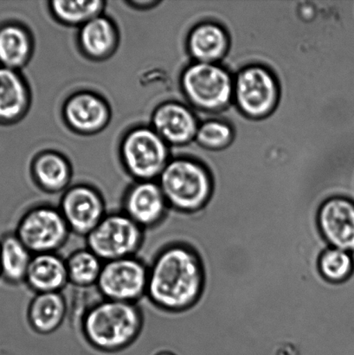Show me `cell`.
I'll return each mask as SVG.
<instances>
[{"mask_svg":"<svg viewBox=\"0 0 354 355\" xmlns=\"http://www.w3.org/2000/svg\"><path fill=\"white\" fill-rule=\"evenodd\" d=\"M204 283L199 254L188 243L171 239L157 250L148 264L145 298L166 315H179L199 301Z\"/></svg>","mask_w":354,"mask_h":355,"instance_id":"obj_1","label":"cell"},{"mask_svg":"<svg viewBox=\"0 0 354 355\" xmlns=\"http://www.w3.org/2000/svg\"><path fill=\"white\" fill-rule=\"evenodd\" d=\"M144 323L139 304L102 298L83 314L81 332L85 343L96 352L117 354L137 342Z\"/></svg>","mask_w":354,"mask_h":355,"instance_id":"obj_2","label":"cell"},{"mask_svg":"<svg viewBox=\"0 0 354 355\" xmlns=\"http://www.w3.org/2000/svg\"><path fill=\"white\" fill-rule=\"evenodd\" d=\"M159 187L171 211L182 214L202 209L213 191V182L206 168L188 158L177 159L166 166Z\"/></svg>","mask_w":354,"mask_h":355,"instance_id":"obj_3","label":"cell"},{"mask_svg":"<svg viewBox=\"0 0 354 355\" xmlns=\"http://www.w3.org/2000/svg\"><path fill=\"white\" fill-rule=\"evenodd\" d=\"M182 85L190 106L215 113L233 102V76L220 64L193 62L185 69Z\"/></svg>","mask_w":354,"mask_h":355,"instance_id":"obj_4","label":"cell"},{"mask_svg":"<svg viewBox=\"0 0 354 355\" xmlns=\"http://www.w3.org/2000/svg\"><path fill=\"white\" fill-rule=\"evenodd\" d=\"M145 233L124 212H107L86 236V247L103 262L135 257L144 245Z\"/></svg>","mask_w":354,"mask_h":355,"instance_id":"obj_5","label":"cell"},{"mask_svg":"<svg viewBox=\"0 0 354 355\" xmlns=\"http://www.w3.org/2000/svg\"><path fill=\"white\" fill-rule=\"evenodd\" d=\"M14 232L33 255L57 253L72 234L59 208L48 205L24 212Z\"/></svg>","mask_w":354,"mask_h":355,"instance_id":"obj_6","label":"cell"},{"mask_svg":"<svg viewBox=\"0 0 354 355\" xmlns=\"http://www.w3.org/2000/svg\"><path fill=\"white\" fill-rule=\"evenodd\" d=\"M148 284V264L135 256L104 262L96 288L103 299L138 304Z\"/></svg>","mask_w":354,"mask_h":355,"instance_id":"obj_7","label":"cell"},{"mask_svg":"<svg viewBox=\"0 0 354 355\" xmlns=\"http://www.w3.org/2000/svg\"><path fill=\"white\" fill-rule=\"evenodd\" d=\"M233 102L241 112L251 118H262L276 107L279 87L275 76L261 65H249L233 76Z\"/></svg>","mask_w":354,"mask_h":355,"instance_id":"obj_8","label":"cell"},{"mask_svg":"<svg viewBox=\"0 0 354 355\" xmlns=\"http://www.w3.org/2000/svg\"><path fill=\"white\" fill-rule=\"evenodd\" d=\"M59 210L72 234L86 238L107 215L105 202L96 191L79 186L66 191Z\"/></svg>","mask_w":354,"mask_h":355,"instance_id":"obj_9","label":"cell"},{"mask_svg":"<svg viewBox=\"0 0 354 355\" xmlns=\"http://www.w3.org/2000/svg\"><path fill=\"white\" fill-rule=\"evenodd\" d=\"M121 211L144 231L164 225L171 214L161 187L151 181L131 188L124 198Z\"/></svg>","mask_w":354,"mask_h":355,"instance_id":"obj_10","label":"cell"},{"mask_svg":"<svg viewBox=\"0 0 354 355\" xmlns=\"http://www.w3.org/2000/svg\"><path fill=\"white\" fill-rule=\"evenodd\" d=\"M319 229L333 248L354 254V201L334 197L325 201L318 214Z\"/></svg>","mask_w":354,"mask_h":355,"instance_id":"obj_11","label":"cell"},{"mask_svg":"<svg viewBox=\"0 0 354 355\" xmlns=\"http://www.w3.org/2000/svg\"><path fill=\"white\" fill-rule=\"evenodd\" d=\"M166 155L164 142L150 130L135 131L125 141L124 155L130 171L145 181L161 172Z\"/></svg>","mask_w":354,"mask_h":355,"instance_id":"obj_12","label":"cell"},{"mask_svg":"<svg viewBox=\"0 0 354 355\" xmlns=\"http://www.w3.org/2000/svg\"><path fill=\"white\" fill-rule=\"evenodd\" d=\"M24 284L34 294L62 293L69 284L66 259L55 252L33 255Z\"/></svg>","mask_w":354,"mask_h":355,"instance_id":"obj_13","label":"cell"},{"mask_svg":"<svg viewBox=\"0 0 354 355\" xmlns=\"http://www.w3.org/2000/svg\"><path fill=\"white\" fill-rule=\"evenodd\" d=\"M229 44L227 31L211 21L196 24L187 38V49L193 62L218 64L227 54Z\"/></svg>","mask_w":354,"mask_h":355,"instance_id":"obj_14","label":"cell"},{"mask_svg":"<svg viewBox=\"0 0 354 355\" xmlns=\"http://www.w3.org/2000/svg\"><path fill=\"white\" fill-rule=\"evenodd\" d=\"M154 123L163 137L179 146L193 141L200 126L192 107L180 103L161 107L155 114Z\"/></svg>","mask_w":354,"mask_h":355,"instance_id":"obj_15","label":"cell"},{"mask_svg":"<svg viewBox=\"0 0 354 355\" xmlns=\"http://www.w3.org/2000/svg\"><path fill=\"white\" fill-rule=\"evenodd\" d=\"M67 313L68 304L64 294H35L28 305L27 322L37 335L48 336L61 328Z\"/></svg>","mask_w":354,"mask_h":355,"instance_id":"obj_16","label":"cell"},{"mask_svg":"<svg viewBox=\"0 0 354 355\" xmlns=\"http://www.w3.org/2000/svg\"><path fill=\"white\" fill-rule=\"evenodd\" d=\"M33 257L15 232L3 234L0 238V279L13 286L24 284Z\"/></svg>","mask_w":354,"mask_h":355,"instance_id":"obj_17","label":"cell"},{"mask_svg":"<svg viewBox=\"0 0 354 355\" xmlns=\"http://www.w3.org/2000/svg\"><path fill=\"white\" fill-rule=\"evenodd\" d=\"M26 101V90L19 74L12 69L0 66V124L19 118Z\"/></svg>","mask_w":354,"mask_h":355,"instance_id":"obj_18","label":"cell"},{"mask_svg":"<svg viewBox=\"0 0 354 355\" xmlns=\"http://www.w3.org/2000/svg\"><path fill=\"white\" fill-rule=\"evenodd\" d=\"M103 263V261L87 247L74 250L66 259L69 284L80 288L96 287Z\"/></svg>","mask_w":354,"mask_h":355,"instance_id":"obj_19","label":"cell"},{"mask_svg":"<svg viewBox=\"0 0 354 355\" xmlns=\"http://www.w3.org/2000/svg\"><path fill=\"white\" fill-rule=\"evenodd\" d=\"M30 44L26 31L12 24L0 26V66L15 69L26 61Z\"/></svg>","mask_w":354,"mask_h":355,"instance_id":"obj_20","label":"cell"},{"mask_svg":"<svg viewBox=\"0 0 354 355\" xmlns=\"http://www.w3.org/2000/svg\"><path fill=\"white\" fill-rule=\"evenodd\" d=\"M66 113L69 123L83 131L96 130L104 123L107 116L103 103L89 95L78 96L71 99Z\"/></svg>","mask_w":354,"mask_h":355,"instance_id":"obj_21","label":"cell"},{"mask_svg":"<svg viewBox=\"0 0 354 355\" xmlns=\"http://www.w3.org/2000/svg\"><path fill=\"white\" fill-rule=\"evenodd\" d=\"M319 270L326 280L342 283L354 272V254L328 247L319 259Z\"/></svg>","mask_w":354,"mask_h":355,"instance_id":"obj_22","label":"cell"},{"mask_svg":"<svg viewBox=\"0 0 354 355\" xmlns=\"http://www.w3.org/2000/svg\"><path fill=\"white\" fill-rule=\"evenodd\" d=\"M36 172L38 182L48 191L64 189L69 180V170L65 162L58 156L48 155L37 162Z\"/></svg>","mask_w":354,"mask_h":355,"instance_id":"obj_23","label":"cell"},{"mask_svg":"<svg viewBox=\"0 0 354 355\" xmlns=\"http://www.w3.org/2000/svg\"><path fill=\"white\" fill-rule=\"evenodd\" d=\"M114 41L112 26L104 19L90 20L82 31L83 47L94 55H102L109 50Z\"/></svg>","mask_w":354,"mask_h":355,"instance_id":"obj_24","label":"cell"},{"mask_svg":"<svg viewBox=\"0 0 354 355\" xmlns=\"http://www.w3.org/2000/svg\"><path fill=\"white\" fill-rule=\"evenodd\" d=\"M232 139V130L224 121L209 119L201 121L195 141L204 148L221 149L227 147Z\"/></svg>","mask_w":354,"mask_h":355,"instance_id":"obj_25","label":"cell"},{"mask_svg":"<svg viewBox=\"0 0 354 355\" xmlns=\"http://www.w3.org/2000/svg\"><path fill=\"white\" fill-rule=\"evenodd\" d=\"M100 5V1H55L53 8L61 19L78 23L98 12Z\"/></svg>","mask_w":354,"mask_h":355,"instance_id":"obj_26","label":"cell"},{"mask_svg":"<svg viewBox=\"0 0 354 355\" xmlns=\"http://www.w3.org/2000/svg\"><path fill=\"white\" fill-rule=\"evenodd\" d=\"M150 355H178L172 347H161L158 350L154 351Z\"/></svg>","mask_w":354,"mask_h":355,"instance_id":"obj_27","label":"cell"}]
</instances>
